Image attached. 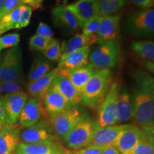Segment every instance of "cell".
I'll list each match as a JSON object with an SVG mask.
<instances>
[{
    "mask_svg": "<svg viewBox=\"0 0 154 154\" xmlns=\"http://www.w3.org/2000/svg\"><path fill=\"white\" fill-rule=\"evenodd\" d=\"M96 71V69L94 66H92L90 63H87L78 68L59 71V72L63 73L68 77L77 92L82 96L84 87Z\"/></svg>",
    "mask_w": 154,
    "mask_h": 154,
    "instance_id": "cell-19",
    "label": "cell"
},
{
    "mask_svg": "<svg viewBox=\"0 0 154 154\" xmlns=\"http://www.w3.org/2000/svg\"><path fill=\"white\" fill-rule=\"evenodd\" d=\"M44 0H20L21 5H24L29 7L32 10L42 8Z\"/></svg>",
    "mask_w": 154,
    "mask_h": 154,
    "instance_id": "cell-39",
    "label": "cell"
},
{
    "mask_svg": "<svg viewBox=\"0 0 154 154\" xmlns=\"http://www.w3.org/2000/svg\"><path fill=\"white\" fill-rule=\"evenodd\" d=\"M21 127L6 124L0 130V154H15L20 143Z\"/></svg>",
    "mask_w": 154,
    "mask_h": 154,
    "instance_id": "cell-16",
    "label": "cell"
},
{
    "mask_svg": "<svg viewBox=\"0 0 154 154\" xmlns=\"http://www.w3.org/2000/svg\"><path fill=\"white\" fill-rule=\"evenodd\" d=\"M72 154H74V151H72Z\"/></svg>",
    "mask_w": 154,
    "mask_h": 154,
    "instance_id": "cell-45",
    "label": "cell"
},
{
    "mask_svg": "<svg viewBox=\"0 0 154 154\" xmlns=\"http://www.w3.org/2000/svg\"><path fill=\"white\" fill-rule=\"evenodd\" d=\"M59 72V69L57 67L50 70L37 80L29 84H26V88L28 92L27 94H29L31 97L42 103V100L52 85L53 81Z\"/></svg>",
    "mask_w": 154,
    "mask_h": 154,
    "instance_id": "cell-18",
    "label": "cell"
},
{
    "mask_svg": "<svg viewBox=\"0 0 154 154\" xmlns=\"http://www.w3.org/2000/svg\"><path fill=\"white\" fill-rule=\"evenodd\" d=\"M90 46L73 51L64 57H61L57 68L59 71L76 69L88 63Z\"/></svg>",
    "mask_w": 154,
    "mask_h": 154,
    "instance_id": "cell-22",
    "label": "cell"
},
{
    "mask_svg": "<svg viewBox=\"0 0 154 154\" xmlns=\"http://www.w3.org/2000/svg\"><path fill=\"white\" fill-rule=\"evenodd\" d=\"M99 128L96 120L86 115L64 138L65 143L72 151L84 149L89 145Z\"/></svg>",
    "mask_w": 154,
    "mask_h": 154,
    "instance_id": "cell-4",
    "label": "cell"
},
{
    "mask_svg": "<svg viewBox=\"0 0 154 154\" xmlns=\"http://www.w3.org/2000/svg\"><path fill=\"white\" fill-rule=\"evenodd\" d=\"M20 5V0H4L0 9V20Z\"/></svg>",
    "mask_w": 154,
    "mask_h": 154,
    "instance_id": "cell-36",
    "label": "cell"
},
{
    "mask_svg": "<svg viewBox=\"0 0 154 154\" xmlns=\"http://www.w3.org/2000/svg\"><path fill=\"white\" fill-rule=\"evenodd\" d=\"M27 99L28 94L23 91L2 96L6 124H17L19 115Z\"/></svg>",
    "mask_w": 154,
    "mask_h": 154,
    "instance_id": "cell-11",
    "label": "cell"
},
{
    "mask_svg": "<svg viewBox=\"0 0 154 154\" xmlns=\"http://www.w3.org/2000/svg\"><path fill=\"white\" fill-rule=\"evenodd\" d=\"M43 55L50 61H59L61 57V47L60 42L53 38L47 48L42 51Z\"/></svg>",
    "mask_w": 154,
    "mask_h": 154,
    "instance_id": "cell-31",
    "label": "cell"
},
{
    "mask_svg": "<svg viewBox=\"0 0 154 154\" xmlns=\"http://www.w3.org/2000/svg\"><path fill=\"white\" fill-rule=\"evenodd\" d=\"M127 33L136 37H147L154 34V10L146 9L132 13L126 20Z\"/></svg>",
    "mask_w": 154,
    "mask_h": 154,
    "instance_id": "cell-7",
    "label": "cell"
},
{
    "mask_svg": "<svg viewBox=\"0 0 154 154\" xmlns=\"http://www.w3.org/2000/svg\"><path fill=\"white\" fill-rule=\"evenodd\" d=\"M101 154H121L115 146H109L103 149Z\"/></svg>",
    "mask_w": 154,
    "mask_h": 154,
    "instance_id": "cell-42",
    "label": "cell"
},
{
    "mask_svg": "<svg viewBox=\"0 0 154 154\" xmlns=\"http://www.w3.org/2000/svg\"><path fill=\"white\" fill-rule=\"evenodd\" d=\"M143 134L144 131L136 125L125 124L114 146L121 154H128L136 147Z\"/></svg>",
    "mask_w": 154,
    "mask_h": 154,
    "instance_id": "cell-13",
    "label": "cell"
},
{
    "mask_svg": "<svg viewBox=\"0 0 154 154\" xmlns=\"http://www.w3.org/2000/svg\"><path fill=\"white\" fill-rule=\"evenodd\" d=\"M67 7L78 19L82 28L88 21L99 16V0H78Z\"/></svg>",
    "mask_w": 154,
    "mask_h": 154,
    "instance_id": "cell-14",
    "label": "cell"
},
{
    "mask_svg": "<svg viewBox=\"0 0 154 154\" xmlns=\"http://www.w3.org/2000/svg\"><path fill=\"white\" fill-rule=\"evenodd\" d=\"M134 91L132 101L136 125L148 134H154V79L143 70L133 74Z\"/></svg>",
    "mask_w": 154,
    "mask_h": 154,
    "instance_id": "cell-1",
    "label": "cell"
},
{
    "mask_svg": "<svg viewBox=\"0 0 154 154\" xmlns=\"http://www.w3.org/2000/svg\"><path fill=\"white\" fill-rule=\"evenodd\" d=\"M111 84L110 69L96 70L84 87L81 103L92 110L98 109L105 99Z\"/></svg>",
    "mask_w": 154,
    "mask_h": 154,
    "instance_id": "cell-2",
    "label": "cell"
},
{
    "mask_svg": "<svg viewBox=\"0 0 154 154\" xmlns=\"http://www.w3.org/2000/svg\"><path fill=\"white\" fill-rule=\"evenodd\" d=\"M52 85L57 88L72 106H79L81 103V95L63 73L59 72L53 81Z\"/></svg>",
    "mask_w": 154,
    "mask_h": 154,
    "instance_id": "cell-20",
    "label": "cell"
},
{
    "mask_svg": "<svg viewBox=\"0 0 154 154\" xmlns=\"http://www.w3.org/2000/svg\"><path fill=\"white\" fill-rule=\"evenodd\" d=\"M32 9L24 5H19L0 20V36L13 29H19L27 26L30 23Z\"/></svg>",
    "mask_w": 154,
    "mask_h": 154,
    "instance_id": "cell-10",
    "label": "cell"
},
{
    "mask_svg": "<svg viewBox=\"0 0 154 154\" xmlns=\"http://www.w3.org/2000/svg\"><path fill=\"white\" fill-rule=\"evenodd\" d=\"M44 109L49 116H51L63 111L72 107L59 91L53 85L49 89L42 100Z\"/></svg>",
    "mask_w": 154,
    "mask_h": 154,
    "instance_id": "cell-21",
    "label": "cell"
},
{
    "mask_svg": "<svg viewBox=\"0 0 154 154\" xmlns=\"http://www.w3.org/2000/svg\"><path fill=\"white\" fill-rule=\"evenodd\" d=\"M48 117L42 102L34 98H28L19 115L18 126L26 128L36 124L41 119Z\"/></svg>",
    "mask_w": 154,
    "mask_h": 154,
    "instance_id": "cell-12",
    "label": "cell"
},
{
    "mask_svg": "<svg viewBox=\"0 0 154 154\" xmlns=\"http://www.w3.org/2000/svg\"><path fill=\"white\" fill-rule=\"evenodd\" d=\"M131 49L140 59L143 60V63L147 62H153V42L148 41V40L134 41L131 43Z\"/></svg>",
    "mask_w": 154,
    "mask_h": 154,
    "instance_id": "cell-28",
    "label": "cell"
},
{
    "mask_svg": "<svg viewBox=\"0 0 154 154\" xmlns=\"http://www.w3.org/2000/svg\"><path fill=\"white\" fill-rule=\"evenodd\" d=\"M20 42V34L11 33L0 36V52L5 49L16 47Z\"/></svg>",
    "mask_w": 154,
    "mask_h": 154,
    "instance_id": "cell-32",
    "label": "cell"
},
{
    "mask_svg": "<svg viewBox=\"0 0 154 154\" xmlns=\"http://www.w3.org/2000/svg\"><path fill=\"white\" fill-rule=\"evenodd\" d=\"M0 83H1V82H0Z\"/></svg>",
    "mask_w": 154,
    "mask_h": 154,
    "instance_id": "cell-46",
    "label": "cell"
},
{
    "mask_svg": "<svg viewBox=\"0 0 154 154\" xmlns=\"http://www.w3.org/2000/svg\"><path fill=\"white\" fill-rule=\"evenodd\" d=\"M36 34L47 39H53V32L49 25L44 22H40L38 24Z\"/></svg>",
    "mask_w": 154,
    "mask_h": 154,
    "instance_id": "cell-37",
    "label": "cell"
},
{
    "mask_svg": "<svg viewBox=\"0 0 154 154\" xmlns=\"http://www.w3.org/2000/svg\"><path fill=\"white\" fill-rule=\"evenodd\" d=\"M5 110H4L2 96H0V130L3 128V126H5Z\"/></svg>",
    "mask_w": 154,
    "mask_h": 154,
    "instance_id": "cell-41",
    "label": "cell"
},
{
    "mask_svg": "<svg viewBox=\"0 0 154 154\" xmlns=\"http://www.w3.org/2000/svg\"><path fill=\"white\" fill-rule=\"evenodd\" d=\"M52 16L55 22L69 30L74 31L81 27L78 19L67 5H58L52 10Z\"/></svg>",
    "mask_w": 154,
    "mask_h": 154,
    "instance_id": "cell-24",
    "label": "cell"
},
{
    "mask_svg": "<svg viewBox=\"0 0 154 154\" xmlns=\"http://www.w3.org/2000/svg\"><path fill=\"white\" fill-rule=\"evenodd\" d=\"M103 148L94 145H88L84 149L74 151V154H101Z\"/></svg>",
    "mask_w": 154,
    "mask_h": 154,
    "instance_id": "cell-38",
    "label": "cell"
},
{
    "mask_svg": "<svg viewBox=\"0 0 154 154\" xmlns=\"http://www.w3.org/2000/svg\"><path fill=\"white\" fill-rule=\"evenodd\" d=\"M130 1L133 5L143 9L151 8L154 3V0H130Z\"/></svg>",
    "mask_w": 154,
    "mask_h": 154,
    "instance_id": "cell-40",
    "label": "cell"
},
{
    "mask_svg": "<svg viewBox=\"0 0 154 154\" xmlns=\"http://www.w3.org/2000/svg\"><path fill=\"white\" fill-rule=\"evenodd\" d=\"M64 147L61 143H20L17 146L15 154H50Z\"/></svg>",
    "mask_w": 154,
    "mask_h": 154,
    "instance_id": "cell-25",
    "label": "cell"
},
{
    "mask_svg": "<svg viewBox=\"0 0 154 154\" xmlns=\"http://www.w3.org/2000/svg\"><path fill=\"white\" fill-rule=\"evenodd\" d=\"M103 17L97 16L86 22L83 26V34L86 36L96 35L99 30Z\"/></svg>",
    "mask_w": 154,
    "mask_h": 154,
    "instance_id": "cell-33",
    "label": "cell"
},
{
    "mask_svg": "<svg viewBox=\"0 0 154 154\" xmlns=\"http://www.w3.org/2000/svg\"><path fill=\"white\" fill-rule=\"evenodd\" d=\"M119 91L118 83L111 84L105 99L98 108L96 122L99 128L116 124V106Z\"/></svg>",
    "mask_w": 154,
    "mask_h": 154,
    "instance_id": "cell-9",
    "label": "cell"
},
{
    "mask_svg": "<svg viewBox=\"0 0 154 154\" xmlns=\"http://www.w3.org/2000/svg\"><path fill=\"white\" fill-rule=\"evenodd\" d=\"M50 154H72V151L67 149L65 147H63L62 149L59 150V151H54Z\"/></svg>",
    "mask_w": 154,
    "mask_h": 154,
    "instance_id": "cell-43",
    "label": "cell"
},
{
    "mask_svg": "<svg viewBox=\"0 0 154 154\" xmlns=\"http://www.w3.org/2000/svg\"><path fill=\"white\" fill-rule=\"evenodd\" d=\"M134 115L132 96L126 89L120 88L116 106V124L131 120Z\"/></svg>",
    "mask_w": 154,
    "mask_h": 154,
    "instance_id": "cell-23",
    "label": "cell"
},
{
    "mask_svg": "<svg viewBox=\"0 0 154 154\" xmlns=\"http://www.w3.org/2000/svg\"><path fill=\"white\" fill-rule=\"evenodd\" d=\"M86 115L82 108L75 106L48 117L56 136L59 138L64 140Z\"/></svg>",
    "mask_w": 154,
    "mask_h": 154,
    "instance_id": "cell-5",
    "label": "cell"
},
{
    "mask_svg": "<svg viewBox=\"0 0 154 154\" xmlns=\"http://www.w3.org/2000/svg\"><path fill=\"white\" fill-rule=\"evenodd\" d=\"M126 4V0H99V16L115 14Z\"/></svg>",
    "mask_w": 154,
    "mask_h": 154,
    "instance_id": "cell-30",
    "label": "cell"
},
{
    "mask_svg": "<svg viewBox=\"0 0 154 154\" xmlns=\"http://www.w3.org/2000/svg\"><path fill=\"white\" fill-rule=\"evenodd\" d=\"M51 66L52 64L43 57H36L33 60L29 72L27 84L33 82L45 75L51 70Z\"/></svg>",
    "mask_w": 154,
    "mask_h": 154,
    "instance_id": "cell-27",
    "label": "cell"
},
{
    "mask_svg": "<svg viewBox=\"0 0 154 154\" xmlns=\"http://www.w3.org/2000/svg\"><path fill=\"white\" fill-rule=\"evenodd\" d=\"M119 47L117 41L100 43L88 56V61L96 70L116 66L119 61Z\"/></svg>",
    "mask_w": 154,
    "mask_h": 154,
    "instance_id": "cell-6",
    "label": "cell"
},
{
    "mask_svg": "<svg viewBox=\"0 0 154 154\" xmlns=\"http://www.w3.org/2000/svg\"><path fill=\"white\" fill-rule=\"evenodd\" d=\"M94 43H97V38L96 35L89 36L83 34H76L68 42H66V44H63V47L61 48V57L73 51L91 46Z\"/></svg>",
    "mask_w": 154,
    "mask_h": 154,
    "instance_id": "cell-26",
    "label": "cell"
},
{
    "mask_svg": "<svg viewBox=\"0 0 154 154\" xmlns=\"http://www.w3.org/2000/svg\"><path fill=\"white\" fill-rule=\"evenodd\" d=\"M22 57V51L19 45L0 54V82L24 83Z\"/></svg>",
    "mask_w": 154,
    "mask_h": 154,
    "instance_id": "cell-3",
    "label": "cell"
},
{
    "mask_svg": "<svg viewBox=\"0 0 154 154\" xmlns=\"http://www.w3.org/2000/svg\"><path fill=\"white\" fill-rule=\"evenodd\" d=\"M3 1H4V0H0V9H1V7H2V5Z\"/></svg>",
    "mask_w": 154,
    "mask_h": 154,
    "instance_id": "cell-44",
    "label": "cell"
},
{
    "mask_svg": "<svg viewBox=\"0 0 154 154\" xmlns=\"http://www.w3.org/2000/svg\"><path fill=\"white\" fill-rule=\"evenodd\" d=\"M128 154H154L153 135L144 131L139 142Z\"/></svg>",
    "mask_w": 154,
    "mask_h": 154,
    "instance_id": "cell-29",
    "label": "cell"
},
{
    "mask_svg": "<svg viewBox=\"0 0 154 154\" xmlns=\"http://www.w3.org/2000/svg\"><path fill=\"white\" fill-rule=\"evenodd\" d=\"M125 124H116L99 128L89 145L99 146L103 149L109 146H114Z\"/></svg>",
    "mask_w": 154,
    "mask_h": 154,
    "instance_id": "cell-17",
    "label": "cell"
},
{
    "mask_svg": "<svg viewBox=\"0 0 154 154\" xmlns=\"http://www.w3.org/2000/svg\"><path fill=\"white\" fill-rule=\"evenodd\" d=\"M24 83L10 82L0 83V94H12L23 90Z\"/></svg>",
    "mask_w": 154,
    "mask_h": 154,
    "instance_id": "cell-35",
    "label": "cell"
},
{
    "mask_svg": "<svg viewBox=\"0 0 154 154\" xmlns=\"http://www.w3.org/2000/svg\"><path fill=\"white\" fill-rule=\"evenodd\" d=\"M51 40L42 37V36L37 35V34H34L30 38L29 44L31 49L38 51H43L50 44Z\"/></svg>",
    "mask_w": 154,
    "mask_h": 154,
    "instance_id": "cell-34",
    "label": "cell"
},
{
    "mask_svg": "<svg viewBox=\"0 0 154 154\" xmlns=\"http://www.w3.org/2000/svg\"><path fill=\"white\" fill-rule=\"evenodd\" d=\"M120 14H111L103 17L99 29L96 33L97 43L117 41L120 34Z\"/></svg>",
    "mask_w": 154,
    "mask_h": 154,
    "instance_id": "cell-15",
    "label": "cell"
},
{
    "mask_svg": "<svg viewBox=\"0 0 154 154\" xmlns=\"http://www.w3.org/2000/svg\"><path fill=\"white\" fill-rule=\"evenodd\" d=\"M20 141L24 143H60L49 121V117L40 120L36 124L21 131Z\"/></svg>",
    "mask_w": 154,
    "mask_h": 154,
    "instance_id": "cell-8",
    "label": "cell"
}]
</instances>
